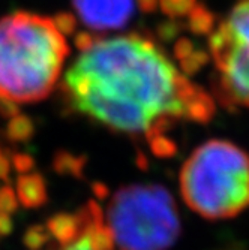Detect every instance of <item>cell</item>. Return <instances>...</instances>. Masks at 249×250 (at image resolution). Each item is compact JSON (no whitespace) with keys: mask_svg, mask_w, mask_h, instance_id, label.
<instances>
[{"mask_svg":"<svg viewBox=\"0 0 249 250\" xmlns=\"http://www.w3.org/2000/svg\"><path fill=\"white\" fill-rule=\"evenodd\" d=\"M80 54L62 80L65 104L111 130L150 141L177 120L207 123L215 105L167 54L140 35H84Z\"/></svg>","mask_w":249,"mask_h":250,"instance_id":"1","label":"cell"},{"mask_svg":"<svg viewBox=\"0 0 249 250\" xmlns=\"http://www.w3.org/2000/svg\"><path fill=\"white\" fill-rule=\"evenodd\" d=\"M69 56L53 18L15 12L0 18V101L18 105L47 98Z\"/></svg>","mask_w":249,"mask_h":250,"instance_id":"2","label":"cell"},{"mask_svg":"<svg viewBox=\"0 0 249 250\" xmlns=\"http://www.w3.org/2000/svg\"><path fill=\"white\" fill-rule=\"evenodd\" d=\"M180 193L206 219L239 216L249 207V154L224 140L201 144L180 169Z\"/></svg>","mask_w":249,"mask_h":250,"instance_id":"3","label":"cell"},{"mask_svg":"<svg viewBox=\"0 0 249 250\" xmlns=\"http://www.w3.org/2000/svg\"><path fill=\"white\" fill-rule=\"evenodd\" d=\"M107 217L123 250H168L182 232L174 198L161 185L120 188L108 204Z\"/></svg>","mask_w":249,"mask_h":250,"instance_id":"4","label":"cell"},{"mask_svg":"<svg viewBox=\"0 0 249 250\" xmlns=\"http://www.w3.org/2000/svg\"><path fill=\"white\" fill-rule=\"evenodd\" d=\"M210 56L219 99L249 108V0L239 2L210 33Z\"/></svg>","mask_w":249,"mask_h":250,"instance_id":"5","label":"cell"},{"mask_svg":"<svg viewBox=\"0 0 249 250\" xmlns=\"http://www.w3.org/2000/svg\"><path fill=\"white\" fill-rule=\"evenodd\" d=\"M77 18L95 32L123 27L134 12V0H72Z\"/></svg>","mask_w":249,"mask_h":250,"instance_id":"6","label":"cell"},{"mask_svg":"<svg viewBox=\"0 0 249 250\" xmlns=\"http://www.w3.org/2000/svg\"><path fill=\"white\" fill-rule=\"evenodd\" d=\"M17 198L24 208H39L48 201L47 183L41 174L30 172L17 178Z\"/></svg>","mask_w":249,"mask_h":250,"instance_id":"7","label":"cell"},{"mask_svg":"<svg viewBox=\"0 0 249 250\" xmlns=\"http://www.w3.org/2000/svg\"><path fill=\"white\" fill-rule=\"evenodd\" d=\"M45 228H47L50 235H53L54 240L63 247L72 244L81 235H84L78 216L65 211L48 217L47 223H45Z\"/></svg>","mask_w":249,"mask_h":250,"instance_id":"8","label":"cell"},{"mask_svg":"<svg viewBox=\"0 0 249 250\" xmlns=\"http://www.w3.org/2000/svg\"><path fill=\"white\" fill-rule=\"evenodd\" d=\"M86 165L84 156H74L68 151H60L54 156L53 169L59 175H69L74 178L83 177V169Z\"/></svg>","mask_w":249,"mask_h":250,"instance_id":"9","label":"cell"},{"mask_svg":"<svg viewBox=\"0 0 249 250\" xmlns=\"http://www.w3.org/2000/svg\"><path fill=\"white\" fill-rule=\"evenodd\" d=\"M33 135V126L29 119L24 116L14 117L6 129V136L8 140L12 143H21V141H27L30 136Z\"/></svg>","mask_w":249,"mask_h":250,"instance_id":"10","label":"cell"},{"mask_svg":"<svg viewBox=\"0 0 249 250\" xmlns=\"http://www.w3.org/2000/svg\"><path fill=\"white\" fill-rule=\"evenodd\" d=\"M50 240V232L47 231L44 225H32L23 234V244L29 250H39Z\"/></svg>","mask_w":249,"mask_h":250,"instance_id":"11","label":"cell"},{"mask_svg":"<svg viewBox=\"0 0 249 250\" xmlns=\"http://www.w3.org/2000/svg\"><path fill=\"white\" fill-rule=\"evenodd\" d=\"M90 246L93 250H113L116 244L114 234H113L110 226L101 225L90 232Z\"/></svg>","mask_w":249,"mask_h":250,"instance_id":"12","label":"cell"},{"mask_svg":"<svg viewBox=\"0 0 249 250\" xmlns=\"http://www.w3.org/2000/svg\"><path fill=\"white\" fill-rule=\"evenodd\" d=\"M159 5L161 9L171 17L185 15L197 8L195 0H159Z\"/></svg>","mask_w":249,"mask_h":250,"instance_id":"13","label":"cell"},{"mask_svg":"<svg viewBox=\"0 0 249 250\" xmlns=\"http://www.w3.org/2000/svg\"><path fill=\"white\" fill-rule=\"evenodd\" d=\"M18 198L11 186L0 188V213L11 216L18 210Z\"/></svg>","mask_w":249,"mask_h":250,"instance_id":"14","label":"cell"},{"mask_svg":"<svg viewBox=\"0 0 249 250\" xmlns=\"http://www.w3.org/2000/svg\"><path fill=\"white\" fill-rule=\"evenodd\" d=\"M150 148L156 157H162V159L173 157L177 153L176 144L170 138H167V136H159V138L150 141Z\"/></svg>","mask_w":249,"mask_h":250,"instance_id":"15","label":"cell"},{"mask_svg":"<svg viewBox=\"0 0 249 250\" xmlns=\"http://www.w3.org/2000/svg\"><path fill=\"white\" fill-rule=\"evenodd\" d=\"M11 165H14L17 172H20L21 175H24V174H30V171L35 168V161H33V157L29 156V154L17 153V154L12 156Z\"/></svg>","mask_w":249,"mask_h":250,"instance_id":"16","label":"cell"},{"mask_svg":"<svg viewBox=\"0 0 249 250\" xmlns=\"http://www.w3.org/2000/svg\"><path fill=\"white\" fill-rule=\"evenodd\" d=\"M12 229H14V223L11 216L0 213V240L9 237L12 234Z\"/></svg>","mask_w":249,"mask_h":250,"instance_id":"17","label":"cell"},{"mask_svg":"<svg viewBox=\"0 0 249 250\" xmlns=\"http://www.w3.org/2000/svg\"><path fill=\"white\" fill-rule=\"evenodd\" d=\"M89 235H90V232L81 235L77 241H74L72 244L63 247L62 250H93L92 246H90V237Z\"/></svg>","mask_w":249,"mask_h":250,"instance_id":"18","label":"cell"},{"mask_svg":"<svg viewBox=\"0 0 249 250\" xmlns=\"http://www.w3.org/2000/svg\"><path fill=\"white\" fill-rule=\"evenodd\" d=\"M92 192L96 196V199H99V201H104L110 196V189L105 183H102V181H93Z\"/></svg>","mask_w":249,"mask_h":250,"instance_id":"19","label":"cell"},{"mask_svg":"<svg viewBox=\"0 0 249 250\" xmlns=\"http://www.w3.org/2000/svg\"><path fill=\"white\" fill-rule=\"evenodd\" d=\"M11 171V162L5 156V153L0 150V180H8Z\"/></svg>","mask_w":249,"mask_h":250,"instance_id":"20","label":"cell"}]
</instances>
